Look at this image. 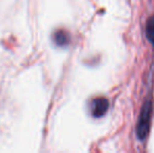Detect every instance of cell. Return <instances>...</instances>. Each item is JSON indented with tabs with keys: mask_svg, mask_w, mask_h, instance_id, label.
Wrapping results in <instances>:
<instances>
[{
	"mask_svg": "<svg viewBox=\"0 0 154 153\" xmlns=\"http://www.w3.org/2000/svg\"><path fill=\"white\" fill-rule=\"evenodd\" d=\"M151 116H152V102L146 100L140 110L136 124V135L140 139H145L150 130Z\"/></svg>",
	"mask_w": 154,
	"mask_h": 153,
	"instance_id": "1",
	"label": "cell"
},
{
	"mask_svg": "<svg viewBox=\"0 0 154 153\" xmlns=\"http://www.w3.org/2000/svg\"><path fill=\"white\" fill-rule=\"evenodd\" d=\"M56 41L59 45H65L68 43L69 38L65 32H59V33L56 34Z\"/></svg>",
	"mask_w": 154,
	"mask_h": 153,
	"instance_id": "4",
	"label": "cell"
},
{
	"mask_svg": "<svg viewBox=\"0 0 154 153\" xmlns=\"http://www.w3.org/2000/svg\"><path fill=\"white\" fill-rule=\"evenodd\" d=\"M146 36L148 40L154 45V15L148 19L146 24Z\"/></svg>",
	"mask_w": 154,
	"mask_h": 153,
	"instance_id": "3",
	"label": "cell"
},
{
	"mask_svg": "<svg viewBox=\"0 0 154 153\" xmlns=\"http://www.w3.org/2000/svg\"><path fill=\"white\" fill-rule=\"evenodd\" d=\"M109 108V102L106 98H95L90 103V112L94 118H102Z\"/></svg>",
	"mask_w": 154,
	"mask_h": 153,
	"instance_id": "2",
	"label": "cell"
}]
</instances>
